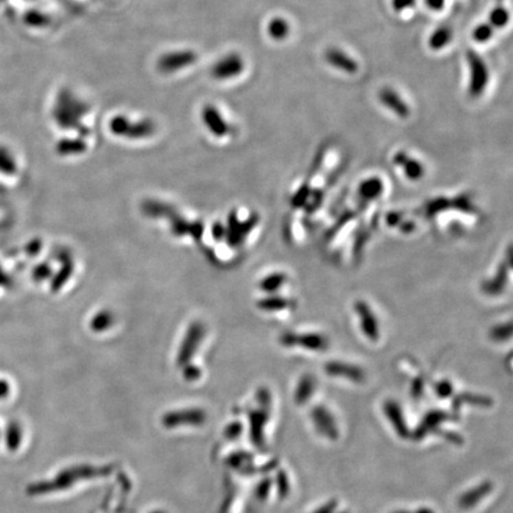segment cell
<instances>
[{
  "instance_id": "cell-1",
  "label": "cell",
  "mask_w": 513,
  "mask_h": 513,
  "mask_svg": "<svg viewBox=\"0 0 513 513\" xmlns=\"http://www.w3.org/2000/svg\"><path fill=\"white\" fill-rule=\"evenodd\" d=\"M466 60L470 68V82H468V94L472 99H479L486 92L490 82V69L486 61L480 54L473 49L467 50Z\"/></svg>"
},
{
  "instance_id": "cell-2",
  "label": "cell",
  "mask_w": 513,
  "mask_h": 513,
  "mask_svg": "<svg viewBox=\"0 0 513 513\" xmlns=\"http://www.w3.org/2000/svg\"><path fill=\"white\" fill-rule=\"evenodd\" d=\"M98 472L105 473L106 470L104 468L102 470H97V468H91V467H78V468H73V470H65L63 473L60 474L53 481L31 485L27 488V493H30L31 496H38V494H43L45 492L62 490V488H66V487L69 486L67 483H71V480H79V479L95 477L94 474H97Z\"/></svg>"
},
{
  "instance_id": "cell-3",
  "label": "cell",
  "mask_w": 513,
  "mask_h": 513,
  "mask_svg": "<svg viewBox=\"0 0 513 513\" xmlns=\"http://www.w3.org/2000/svg\"><path fill=\"white\" fill-rule=\"evenodd\" d=\"M378 99L386 110L392 112L399 119H408L410 117V106L394 88L383 87L378 92Z\"/></svg>"
},
{
  "instance_id": "cell-4",
  "label": "cell",
  "mask_w": 513,
  "mask_h": 513,
  "mask_svg": "<svg viewBox=\"0 0 513 513\" xmlns=\"http://www.w3.org/2000/svg\"><path fill=\"white\" fill-rule=\"evenodd\" d=\"M325 60L329 66L345 74L354 75L359 71V63L356 58L339 48H329L325 53Z\"/></svg>"
},
{
  "instance_id": "cell-5",
  "label": "cell",
  "mask_w": 513,
  "mask_h": 513,
  "mask_svg": "<svg viewBox=\"0 0 513 513\" xmlns=\"http://www.w3.org/2000/svg\"><path fill=\"white\" fill-rule=\"evenodd\" d=\"M282 343L285 346H299L312 351H322L327 347L328 341L320 334L286 333L282 337Z\"/></svg>"
},
{
  "instance_id": "cell-6",
  "label": "cell",
  "mask_w": 513,
  "mask_h": 513,
  "mask_svg": "<svg viewBox=\"0 0 513 513\" xmlns=\"http://www.w3.org/2000/svg\"><path fill=\"white\" fill-rule=\"evenodd\" d=\"M356 315L359 317L360 325L363 328L365 335L369 340H377L379 337V326L376 316L373 314L372 309L369 308L367 303L364 301H358L356 303Z\"/></svg>"
},
{
  "instance_id": "cell-7",
  "label": "cell",
  "mask_w": 513,
  "mask_h": 513,
  "mask_svg": "<svg viewBox=\"0 0 513 513\" xmlns=\"http://www.w3.org/2000/svg\"><path fill=\"white\" fill-rule=\"evenodd\" d=\"M394 163L403 169L404 175L409 180L417 181L424 176V167L416 158L411 157L405 151H398L394 156Z\"/></svg>"
},
{
  "instance_id": "cell-8",
  "label": "cell",
  "mask_w": 513,
  "mask_h": 513,
  "mask_svg": "<svg viewBox=\"0 0 513 513\" xmlns=\"http://www.w3.org/2000/svg\"><path fill=\"white\" fill-rule=\"evenodd\" d=\"M454 38V29L452 25L442 24L436 27L428 40V45L431 50L434 52H441L444 48H447L449 44L452 43Z\"/></svg>"
},
{
  "instance_id": "cell-9",
  "label": "cell",
  "mask_w": 513,
  "mask_h": 513,
  "mask_svg": "<svg viewBox=\"0 0 513 513\" xmlns=\"http://www.w3.org/2000/svg\"><path fill=\"white\" fill-rule=\"evenodd\" d=\"M205 413L201 410H190V411H182V413H169L166 416L164 423L167 426H176L180 423H190V424H198L205 421Z\"/></svg>"
},
{
  "instance_id": "cell-10",
  "label": "cell",
  "mask_w": 513,
  "mask_h": 513,
  "mask_svg": "<svg viewBox=\"0 0 513 513\" xmlns=\"http://www.w3.org/2000/svg\"><path fill=\"white\" fill-rule=\"evenodd\" d=\"M326 369L332 376H342V377L350 378L353 380L363 379V372L356 366L352 365L340 364V363H330L326 366Z\"/></svg>"
},
{
  "instance_id": "cell-11",
  "label": "cell",
  "mask_w": 513,
  "mask_h": 513,
  "mask_svg": "<svg viewBox=\"0 0 513 513\" xmlns=\"http://www.w3.org/2000/svg\"><path fill=\"white\" fill-rule=\"evenodd\" d=\"M268 31L269 35L272 37V40L281 42V41L288 38L290 31H291V27H290L289 22L284 18L276 17L269 23Z\"/></svg>"
},
{
  "instance_id": "cell-12",
  "label": "cell",
  "mask_w": 513,
  "mask_h": 513,
  "mask_svg": "<svg viewBox=\"0 0 513 513\" xmlns=\"http://www.w3.org/2000/svg\"><path fill=\"white\" fill-rule=\"evenodd\" d=\"M511 266V251H509V255H508V262L500 265L499 271L497 273V276L492 280V281L487 282V285H483V288L486 290L487 293H499L500 290L503 289V285H505L506 278H508V270Z\"/></svg>"
},
{
  "instance_id": "cell-13",
  "label": "cell",
  "mask_w": 513,
  "mask_h": 513,
  "mask_svg": "<svg viewBox=\"0 0 513 513\" xmlns=\"http://www.w3.org/2000/svg\"><path fill=\"white\" fill-rule=\"evenodd\" d=\"M383 193L382 180L379 179H369L363 182L359 187V194L364 200H374L380 196Z\"/></svg>"
},
{
  "instance_id": "cell-14",
  "label": "cell",
  "mask_w": 513,
  "mask_h": 513,
  "mask_svg": "<svg viewBox=\"0 0 513 513\" xmlns=\"http://www.w3.org/2000/svg\"><path fill=\"white\" fill-rule=\"evenodd\" d=\"M488 23L491 24L494 29H503L510 23L509 10L505 8L504 5H496L493 9L490 11L488 14Z\"/></svg>"
},
{
  "instance_id": "cell-15",
  "label": "cell",
  "mask_w": 513,
  "mask_h": 513,
  "mask_svg": "<svg viewBox=\"0 0 513 513\" xmlns=\"http://www.w3.org/2000/svg\"><path fill=\"white\" fill-rule=\"evenodd\" d=\"M22 428H21V426L18 423H16V422L10 423L8 428H6V431H5V443H6L8 449L11 451V452L17 451L19 446H21V443H22Z\"/></svg>"
},
{
  "instance_id": "cell-16",
  "label": "cell",
  "mask_w": 513,
  "mask_h": 513,
  "mask_svg": "<svg viewBox=\"0 0 513 513\" xmlns=\"http://www.w3.org/2000/svg\"><path fill=\"white\" fill-rule=\"evenodd\" d=\"M496 29L488 22L479 23L472 30V40L479 44L488 43L493 38Z\"/></svg>"
},
{
  "instance_id": "cell-17",
  "label": "cell",
  "mask_w": 513,
  "mask_h": 513,
  "mask_svg": "<svg viewBox=\"0 0 513 513\" xmlns=\"http://www.w3.org/2000/svg\"><path fill=\"white\" fill-rule=\"evenodd\" d=\"M293 306H294V302H291L289 299H281V297L264 301V308L265 309H272V310L286 309V308L293 307Z\"/></svg>"
},
{
  "instance_id": "cell-18",
  "label": "cell",
  "mask_w": 513,
  "mask_h": 513,
  "mask_svg": "<svg viewBox=\"0 0 513 513\" xmlns=\"http://www.w3.org/2000/svg\"><path fill=\"white\" fill-rule=\"evenodd\" d=\"M512 333V326L511 323H506V325L498 326L491 330L492 339L501 341V340H506L511 337Z\"/></svg>"
},
{
  "instance_id": "cell-19",
  "label": "cell",
  "mask_w": 513,
  "mask_h": 513,
  "mask_svg": "<svg viewBox=\"0 0 513 513\" xmlns=\"http://www.w3.org/2000/svg\"><path fill=\"white\" fill-rule=\"evenodd\" d=\"M416 3L417 0H391V6L396 14H402L415 8Z\"/></svg>"
},
{
  "instance_id": "cell-20",
  "label": "cell",
  "mask_w": 513,
  "mask_h": 513,
  "mask_svg": "<svg viewBox=\"0 0 513 513\" xmlns=\"http://www.w3.org/2000/svg\"><path fill=\"white\" fill-rule=\"evenodd\" d=\"M285 281L284 275H273L270 277L268 280H265L263 282V288L265 290H276L283 284V282Z\"/></svg>"
},
{
  "instance_id": "cell-21",
  "label": "cell",
  "mask_w": 513,
  "mask_h": 513,
  "mask_svg": "<svg viewBox=\"0 0 513 513\" xmlns=\"http://www.w3.org/2000/svg\"><path fill=\"white\" fill-rule=\"evenodd\" d=\"M423 1H424V5H426L430 11L440 12V11H442L444 9L447 0H423Z\"/></svg>"
},
{
  "instance_id": "cell-22",
  "label": "cell",
  "mask_w": 513,
  "mask_h": 513,
  "mask_svg": "<svg viewBox=\"0 0 513 513\" xmlns=\"http://www.w3.org/2000/svg\"><path fill=\"white\" fill-rule=\"evenodd\" d=\"M9 395V385L8 383L0 382V399Z\"/></svg>"
},
{
  "instance_id": "cell-23",
  "label": "cell",
  "mask_w": 513,
  "mask_h": 513,
  "mask_svg": "<svg viewBox=\"0 0 513 513\" xmlns=\"http://www.w3.org/2000/svg\"><path fill=\"white\" fill-rule=\"evenodd\" d=\"M496 5H504V0H496Z\"/></svg>"
},
{
  "instance_id": "cell-24",
  "label": "cell",
  "mask_w": 513,
  "mask_h": 513,
  "mask_svg": "<svg viewBox=\"0 0 513 513\" xmlns=\"http://www.w3.org/2000/svg\"><path fill=\"white\" fill-rule=\"evenodd\" d=\"M0 436H1V431H0Z\"/></svg>"
},
{
  "instance_id": "cell-25",
  "label": "cell",
  "mask_w": 513,
  "mask_h": 513,
  "mask_svg": "<svg viewBox=\"0 0 513 513\" xmlns=\"http://www.w3.org/2000/svg\"><path fill=\"white\" fill-rule=\"evenodd\" d=\"M154 513H163V512H154Z\"/></svg>"
}]
</instances>
